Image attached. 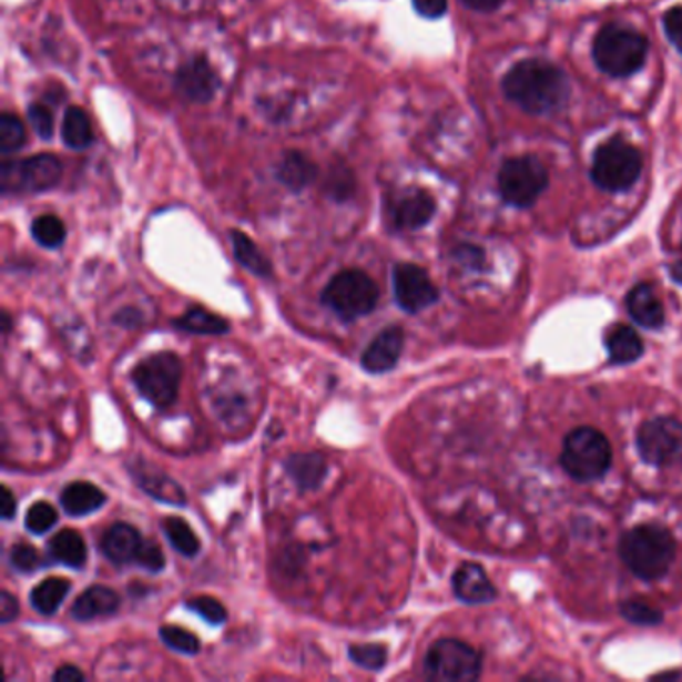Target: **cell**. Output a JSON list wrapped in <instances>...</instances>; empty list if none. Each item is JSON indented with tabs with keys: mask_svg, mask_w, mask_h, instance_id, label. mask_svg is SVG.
I'll return each mask as SVG.
<instances>
[{
	"mask_svg": "<svg viewBox=\"0 0 682 682\" xmlns=\"http://www.w3.org/2000/svg\"><path fill=\"white\" fill-rule=\"evenodd\" d=\"M502 92L510 102L535 116L562 111L571 99V81L557 64L527 59L510 69L502 79Z\"/></svg>",
	"mask_w": 682,
	"mask_h": 682,
	"instance_id": "1",
	"label": "cell"
},
{
	"mask_svg": "<svg viewBox=\"0 0 682 682\" xmlns=\"http://www.w3.org/2000/svg\"><path fill=\"white\" fill-rule=\"evenodd\" d=\"M619 552L632 574L642 581H656L671 569L676 544L669 530L659 525H641L622 537Z\"/></svg>",
	"mask_w": 682,
	"mask_h": 682,
	"instance_id": "2",
	"label": "cell"
},
{
	"mask_svg": "<svg viewBox=\"0 0 682 682\" xmlns=\"http://www.w3.org/2000/svg\"><path fill=\"white\" fill-rule=\"evenodd\" d=\"M647 54L649 42L641 32L614 22L602 27L592 42V59L599 71L614 79H627L641 71Z\"/></svg>",
	"mask_w": 682,
	"mask_h": 682,
	"instance_id": "3",
	"label": "cell"
},
{
	"mask_svg": "<svg viewBox=\"0 0 682 682\" xmlns=\"http://www.w3.org/2000/svg\"><path fill=\"white\" fill-rule=\"evenodd\" d=\"M612 450L607 437L591 427L574 428L564 438L560 465L579 482L602 479L611 469Z\"/></svg>",
	"mask_w": 682,
	"mask_h": 682,
	"instance_id": "4",
	"label": "cell"
},
{
	"mask_svg": "<svg viewBox=\"0 0 682 682\" xmlns=\"http://www.w3.org/2000/svg\"><path fill=\"white\" fill-rule=\"evenodd\" d=\"M642 154L622 136H612L602 143L592 156V183L607 193H624L639 181Z\"/></svg>",
	"mask_w": 682,
	"mask_h": 682,
	"instance_id": "5",
	"label": "cell"
},
{
	"mask_svg": "<svg viewBox=\"0 0 682 682\" xmlns=\"http://www.w3.org/2000/svg\"><path fill=\"white\" fill-rule=\"evenodd\" d=\"M378 296L380 291L377 283L367 273L350 268L330 278V283L325 286L320 295V301L338 318L350 323L370 315L378 305Z\"/></svg>",
	"mask_w": 682,
	"mask_h": 682,
	"instance_id": "6",
	"label": "cell"
},
{
	"mask_svg": "<svg viewBox=\"0 0 682 682\" xmlns=\"http://www.w3.org/2000/svg\"><path fill=\"white\" fill-rule=\"evenodd\" d=\"M549 186V171L537 156H512L499 171V193L515 208H529Z\"/></svg>",
	"mask_w": 682,
	"mask_h": 682,
	"instance_id": "7",
	"label": "cell"
},
{
	"mask_svg": "<svg viewBox=\"0 0 682 682\" xmlns=\"http://www.w3.org/2000/svg\"><path fill=\"white\" fill-rule=\"evenodd\" d=\"M183 378V363L173 353H156L133 370L134 387L154 408L173 405Z\"/></svg>",
	"mask_w": 682,
	"mask_h": 682,
	"instance_id": "8",
	"label": "cell"
},
{
	"mask_svg": "<svg viewBox=\"0 0 682 682\" xmlns=\"http://www.w3.org/2000/svg\"><path fill=\"white\" fill-rule=\"evenodd\" d=\"M482 662L479 652L467 642L440 639L427 652L425 672L438 682H470L479 679Z\"/></svg>",
	"mask_w": 682,
	"mask_h": 682,
	"instance_id": "9",
	"label": "cell"
},
{
	"mask_svg": "<svg viewBox=\"0 0 682 682\" xmlns=\"http://www.w3.org/2000/svg\"><path fill=\"white\" fill-rule=\"evenodd\" d=\"M61 161L54 154H34L0 166V189L4 194L42 193L61 181Z\"/></svg>",
	"mask_w": 682,
	"mask_h": 682,
	"instance_id": "10",
	"label": "cell"
},
{
	"mask_svg": "<svg viewBox=\"0 0 682 682\" xmlns=\"http://www.w3.org/2000/svg\"><path fill=\"white\" fill-rule=\"evenodd\" d=\"M637 450L651 467H669L682 459V423L659 417L647 420L637 432Z\"/></svg>",
	"mask_w": 682,
	"mask_h": 682,
	"instance_id": "11",
	"label": "cell"
},
{
	"mask_svg": "<svg viewBox=\"0 0 682 682\" xmlns=\"http://www.w3.org/2000/svg\"><path fill=\"white\" fill-rule=\"evenodd\" d=\"M393 286L398 306L410 315H417L438 301V288L430 281L427 271L413 263L395 266Z\"/></svg>",
	"mask_w": 682,
	"mask_h": 682,
	"instance_id": "12",
	"label": "cell"
},
{
	"mask_svg": "<svg viewBox=\"0 0 682 682\" xmlns=\"http://www.w3.org/2000/svg\"><path fill=\"white\" fill-rule=\"evenodd\" d=\"M174 86L186 101L208 102L221 89V77L204 57H193L176 72Z\"/></svg>",
	"mask_w": 682,
	"mask_h": 682,
	"instance_id": "13",
	"label": "cell"
},
{
	"mask_svg": "<svg viewBox=\"0 0 682 682\" xmlns=\"http://www.w3.org/2000/svg\"><path fill=\"white\" fill-rule=\"evenodd\" d=\"M437 213L435 199L423 189H407L388 206L390 221L398 231H418Z\"/></svg>",
	"mask_w": 682,
	"mask_h": 682,
	"instance_id": "14",
	"label": "cell"
},
{
	"mask_svg": "<svg viewBox=\"0 0 682 682\" xmlns=\"http://www.w3.org/2000/svg\"><path fill=\"white\" fill-rule=\"evenodd\" d=\"M405 347V333L400 326H388L363 353V368L373 375H383L397 367Z\"/></svg>",
	"mask_w": 682,
	"mask_h": 682,
	"instance_id": "15",
	"label": "cell"
},
{
	"mask_svg": "<svg viewBox=\"0 0 682 682\" xmlns=\"http://www.w3.org/2000/svg\"><path fill=\"white\" fill-rule=\"evenodd\" d=\"M452 591L459 601L467 602V604H485L497 597V591L489 581L487 572L475 562L460 564L452 577Z\"/></svg>",
	"mask_w": 682,
	"mask_h": 682,
	"instance_id": "16",
	"label": "cell"
},
{
	"mask_svg": "<svg viewBox=\"0 0 682 682\" xmlns=\"http://www.w3.org/2000/svg\"><path fill=\"white\" fill-rule=\"evenodd\" d=\"M131 472H133L136 485L146 495H151L153 499L163 500V502H169L174 507H183L186 502L183 487L176 480L171 479L163 470L154 469L146 462H139V465L131 467Z\"/></svg>",
	"mask_w": 682,
	"mask_h": 682,
	"instance_id": "17",
	"label": "cell"
},
{
	"mask_svg": "<svg viewBox=\"0 0 682 682\" xmlns=\"http://www.w3.org/2000/svg\"><path fill=\"white\" fill-rule=\"evenodd\" d=\"M141 544H143L141 532L131 527V525H126V522L112 525L111 529L104 532L101 542L104 557L112 560L114 564L134 562Z\"/></svg>",
	"mask_w": 682,
	"mask_h": 682,
	"instance_id": "18",
	"label": "cell"
},
{
	"mask_svg": "<svg viewBox=\"0 0 682 682\" xmlns=\"http://www.w3.org/2000/svg\"><path fill=\"white\" fill-rule=\"evenodd\" d=\"M119 607H121V597L116 592L109 587L94 584L74 601L71 614L77 621H94V619L111 617L119 611Z\"/></svg>",
	"mask_w": 682,
	"mask_h": 682,
	"instance_id": "19",
	"label": "cell"
},
{
	"mask_svg": "<svg viewBox=\"0 0 682 682\" xmlns=\"http://www.w3.org/2000/svg\"><path fill=\"white\" fill-rule=\"evenodd\" d=\"M627 308L632 320L637 325L644 326L656 330L664 325V308H662L659 296L654 293V288L647 283L634 286L629 296H627Z\"/></svg>",
	"mask_w": 682,
	"mask_h": 682,
	"instance_id": "20",
	"label": "cell"
},
{
	"mask_svg": "<svg viewBox=\"0 0 682 682\" xmlns=\"http://www.w3.org/2000/svg\"><path fill=\"white\" fill-rule=\"evenodd\" d=\"M286 472L301 490H316L326 479L328 462L320 452H298L288 457Z\"/></svg>",
	"mask_w": 682,
	"mask_h": 682,
	"instance_id": "21",
	"label": "cell"
},
{
	"mask_svg": "<svg viewBox=\"0 0 682 682\" xmlns=\"http://www.w3.org/2000/svg\"><path fill=\"white\" fill-rule=\"evenodd\" d=\"M276 179L278 183L285 184L291 191H303L306 186L315 183L318 176V166H316L306 154L298 151H288L283 154V159L275 166Z\"/></svg>",
	"mask_w": 682,
	"mask_h": 682,
	"instance_id": "22",
	"label": "cell"
},
{
	"mask_svg": "<svg viewBox=\"0 0 682 682\" xmlns=\"http://www.w3.org/2000/svg\"><path fill=\"white\" fill-rule=\"evenodd\" d=\"M106 502V495L99 487L86 480H77L64 487L61 495L62 509L71 517H86L101 509Z\"/></svg>",
	"mask_w": 682,
	"mask_h": 682,
	"instance_id": "23",
	"label": "cell"
},
{
	"mask_svg": "<svg viewBox=\"0 0 682 682\" xmlns=\"http://www.w3.org/2000/svg\"><path fill=\"white\" fill-rule=\"evenodd\" d=\"M49 552L57 562L77 569V571L86 564V557H89L86 542L77 530L71 529L61 530L52 537L49 542Z\"/></svg>",
	"mask_w": 682,
	"mask_h": 682,
	"instance_id": "24",
	"label": "cell"
},
{
	"mask_svg": "<svg viewBox=\"0 0 682 682\" xmlns=\"http://www.w3.org/2000/svg\"><path fill=\"white\" fill-rule=\"evenodd\" d=\"M607 350H609L612 363L629 365L642 357L644 347H642L641 336L634 328L619 325L612 326L611 333L607 335Z\"/></svg>",
	"mask_w": 682,
	"mask_h": 682,
	"instance_id": "25",
	"label": "cell"
},
{
	"mask_svg": "<svg viewBox=\"0 0 682 682\" xmlns=\"http://www.w3.org/2000/svg\"><path fill=\"white\" fill-rule=\"evenodd\" d=\"M174 326L193 335H226L231 330L228 320L214 315L211 311H204L201 306L189 308L181 318L174 320Z\"/></svg>",
	"mask_w": 682,
	"mask_h": 682,
	"instance_id": "26",
	"label": "cell"
},
{
	"mask_svg": "<svg viewBox=\"0 0 682 682\" xmlns=\"http://www.w3.org/2000/svg\"><path fill=\"white\" fill-rule=\"evenodd\" d=\"M69 591H71V581L61 579V577L44 579L31 592V604L44 617H51L61 609Z\"/></svg>",
	"mask_w": 682,
	"mask_h": 682,
	"instance_id": "27",
	"label": "cell"
},
{
	"mask_svg": "<svg viewBox=\"0 0 682 682\" xmlns=\"http://www.w3.org/2000/svg\"><path fill=\"white\" fill-rule=\"evenodd\" d=\"M231 241H233L236 261L245 266L246 271H251L253 275L261 276V278H271L273 276L271 261L261 253V248L245 233L233 231L231 233Z\"/></svg>",
	"mask_w": 682,
	"mask_h": 682,
	"instance_id": "28",
	"label": "cell"
},
{
	"mask_svg": "<svg viewBox=\"0 0 682 682\" xmlns=\"http://www.w3.org/2000/svg\"><path fill=\"white\" fill-rule=\"evenodd\" d=\"M62 141L67 146H71L74 151H81L91 146L94 141L92 134V124L89 114L82 111L81 106H71L64 112L62 119Z\"/></svg>",
	"mask_w": 682,
	"mask_h": 682,
	"instance_id": "29",
	"label": "cell"
},
{
	"mask_svg": "<svg viewBox=\"0 0 682 682\" xmlns=\"http://www.w3.org/2000/svg\"><path fill=\"white\" fill-rule=\"evenodd\" d=\"M164 535L174 550H179L183 557H196L201 550V540L194 535V530L189 527V522L179 517H169L163 522Z\"/></svg>",
	"mask_w": 682,
	"mask_h": 682,
	"instance_id": "30",
	"label": "cell"
},
{
	"mask_svg": "<svg viewBox=\"0 0 682 682\" xmlns=\"http://www.w3.org/2000/svg\"><path fill=\"white\" fill-rule=\"evenodd\" d=\"M357 191L355 173L345 163H335L325 179V193L336 203H345Z\"/></svg>",
	"mask_w": 682,
	"mask_h": 682,
	"instance_id": "31",
	"label": "cell"
},
{
	"mask_svg": "<svg viewBox=\"0 0 682 682\" xmlns=\"http://www.w3.org/2000/svg\"><path fill=\"white\" fill-rule=\"evenodd\" d=\"M31 235L44 248H59L67 238V228L59 216L42 214L32 223Z\"/></svg>",
	"mask_w": 682,
	"mask_h": 682,
	"instance_id": "32",
	"label": "cell"
},
{
	"mask_svg": "<svg viewBox=\"0 0 682 682\" xmlns=\"http://www.w3.org/2000/svg\"><path fill=\"white\" fill-rule=\"evenodd\" d=\"M27 141L24 124L12 112H4L0 116V151L2 154L17 153Z\"/></svg>",
	"mask_w": 682,
	"mask_h": 682,
	"instance_id": "33",
	"label": "cell"
},
{
	"mask_svg": "<svg viewBox=\"0 0 682 682\" xmlns=\"http://www.w3.org/2000/svg\"><path fill=\"white\" fill-rule=\"evenodd\" d=\"M350 659L357 662L358 666L368 671H380L387 664V647L383 644H353L348 649Z\"/></svg>",
	"mask_w": 682,
	"mask_h": 682,
	"instance_id": "34",
	"label": "cell"
},
{
	"mask_svg": "<svg viewBox=\"0 0 682 682\" xmlns=\"http://www.w3.org/2000/svg\"><path fill=\"white\" fill-rule=\"evenodd\" d=\"M59 520V512L52 507L51 502H37L32 505L27 517H24V525L27 529L31 530L32 535H44L57 525Z\"/></svg>",
	"mask_w": 682,
	"mask_h": 682,
	"instance_id": "35",
	"label": "cell"
},
{
	"mask_svg": "<svg viewBox=\"0 0 682 682\" xmlns=\"http://www.w3.org/2000/svg\"><path fill=\"white\" fill-rule=\"evenodd\" d=\"M159 634H161L164 644L171 647L173 651L183 652V654H196L201 651V641L196 639V634L186 631V629H181V627L166 624Z\"/></svg>",
	"mask_w": 682,
	"mask_h": 682,
	"instance_id": "36",
	"label": "cell"
},
{
	"mask_svg": "<svg viewBox=\"0 0 682 682\" xmlns=\"http://www.w3.org/2000/svg\"><path fill=\"white\" fill-rule=\"evenodd\" d=\"M186 607L191 611L196 612L208 624H223L226 621V617H228V612H226L223 604L213 599V597H194V599L186 602Z\"/></svg>",
	"mask_w": 682,
	"mask_h": 682,
	"instance_id": "37",
	"label": "cell"
},
{
	"mask_svg": "<svg viewBox=\"0 0 682 682\" xmlns=\"http://www.w3.org/2000/svg\"><path fill=\"white\" fill-rule=\"evenodd\" d=\"M622 617L637 624H659L662 612L644 601H627L621 607Z\"/></svg>",
	"mask_w": 682,
	"mask_h": 682,
	"instance_id": "38",
	"label": "cell"
},
{
	"mask_svg": "<svg viewBox=\"0 0 682 682\" xmlns=\"http://www.w3.org/2000/svg\"><path fill=\"white\" fill-rule=\"evenodd\" d=\"M9 557H11L12 569L21 572H34L42 564L39 550L31 547V544H24V542L14 544Z\"/></svg>",
	"mask_w": 682,
	"mask_h": 682,
	"instance_id": "39",
	"label": "cell"
},
{
	"mask_svg": "<svg viewBox=\"0 0 682 682\" xmlns=\"http://www.w3.org/2000/svg\"><path fill=\"white\" fill-rule=\"evenodd\" d=\"M134 562L139 567L146 569V571L161 572L164 569V564H166V559H164L163 549L154 540H143Z\"/></svg>",
	"mask_w": 682,
	"mask_h": 682,
	"instance_id": "40",
	"label": "cell"
},
{
	"mask_svg": "<svg viewBox=\"0 0 682 682\" xmlns=\"http://www.w3.org/2000/svg\"><path fill=\"white\" fill-rule=\"evenodd\" d=\"M29 121H31L34 133L39 134L41 139H44V141L51 139L52 131H54V116H52V111L47 104H42V102L31 104Z\"/></svg>",
	"mask_w": 682,
	"mask_h": 682,
	"instance_id": "41",
	"label": "cell"
},
{
	"mask_svg": "<svg viewBox=\"0 0 682 682\" xmlns=\"http://www.w3.org/2000/svg\"><path fill=\"white\" fill-rule=\"evenodd\" d=\"M662 27L672 47L682 54V7H672L664 12Z\"/></svg>",
	"mask_w": 682,
	"mask_h": 682,
	"instance_id": "42",
	"label": "cell"
},
{
	"mask_svg": "<svg viewBox=\"0 0 682 682\" xmlns=\"http://www.w3.org/2000/svg\"><path fill=\"white\" fill-rule=\"evenodd\" d=\"M415 11L425 19H440L447 14L448 0H413Z\"/></svg>",
	"mask_w": 682,
	"mask_h": 682,
	"instance_id": "43",
	"label": "cell"
},
{
	"mask_svg": "<svg viewBox=\"0 0 682 682\" xmlns=\"http://www.w3.org/2000/svg\"><path fill=\"white\" fill-rule=\"evenodd\" d=\"M17 614H19V601L9 591L0 592V621L9 624L17 619Z\"/></svg>",
	"mask_w": 682,
	"mask_h": 682,
	"instance_id": "44",
	"label": "cell"
},
{
	"mask_svg": "<svg viewBox=\"0 0 682 682\" xmlns=\"http://www.w3.org/2000/svg\"><path fill=\"white\" fill-rule=\"evenodd\" d=\"M467 9L477 12H492L505 4V0H460Z\"/></svg>",
	"mask_w": 682,
	"mask_h": 682,
	"instance_id": "45",
	"label": "cell"
},
{
	"mask_svg": "<svg viewBox=\"0 0 682 682\" xmlns=\"http://www.w3.org/2000/svg\"><path fill=\"white\" fill-rule=\"evenodd\" d=\"M0 507H2V520L14 519V515H17V499L12 497V492L9 487H2V499H0Z\"/></svg>",
	"mask_w": 682,
	"mask_h": 682,
	"instance_id": "46",
	"label": "cell"
},
{
	"mask_svg": "<svg viewBox=\"0 0 682 682\" xmlns=\"http://www.w3.org/2000/svg\"><path fill=\"white\" fill-rule=\"evenodd\" d=\"M457 256H459L462 263L475 266V268L482 265V253H480V248H477V246H460L459 251H457Z\"/></svg>",
	"mask_w": 682,
	"mask_h": 682,
	"instance_id": "47",
	"label": "cell"
},
{
	"mask_svg": "<svg viewBox=\"0 0 682 682\" xmlns=\"http://www.w3.org/2000/svg\"><path fill=\"white\" fill-rule=\"evenodd\" d=\"M52 681L57 682H81L84 681V674H82L77 666H72V664H67V666H61L59 671L52 674Z\"/></svg>",
	"mask_w": 682,
	"mask_h": 682,
	"instance_id": "48",
	"label": "cell"
},
{
	"mask_svg": "<svg viewBox=\"0 0 682 682\" xmlns=\"http://www.w3.org/2000/svg\"><path fill=\"white\" fill-rule=\"evenodd\" d=\"M671 276L674 283H679V285H682V261H679L676 265H672Z\"/></svg>",
	"mask_w": 682,
	"mask_h": 682,
	"instance_id": "49",
	"label": "cell"
},
{
	"mask_svg": "<svg viewBox=\"0 0 682 682\" xmlns=\"http://www.w3.org/2000/svg\"><path fill=\"white\" fill-rule=\"evenodd\" d=\"M2 330H4V335L11 333V315L9 313H2Z\"/></svg>",
	"mask_w": 682,
	"mask_h": 682,
	"instance_id": "50",
	"label": "cell"
}]
</instances>
